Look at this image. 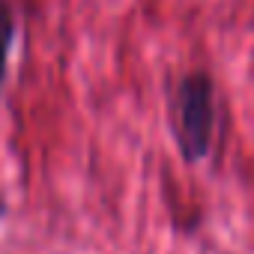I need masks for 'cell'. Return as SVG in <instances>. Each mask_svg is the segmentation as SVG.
I'll return each instance as SVG.
<instances>
[{"instance_id": "cell-1", "label": "cell", "mask_w": 254, "mask_h": 254, "mask_svg": "<svg viewBox=\"0 0 254 254\" xmlns=\"http://www.w3.org/2000/svg\"><path fill=\"white\" fill-rule=\"evenodd\" d=\"M174 141L189 165L203 162L215 135V84L206 72H189L171 102Z\"/></svg>"}, {"instance_id": "cell-2", "label": "cell", "mask_w": 254, "mask_h": 254, "mask_svg": "<svg viewBox=\"0 0 254 254\" xmlns=\"http://www.w3.org/2000/svg\"><path fill=\"white\" fill-rule=\"evenodd\" d=\"M15 42V12L9 0H0V90H3L6 72H9V51Z\"/></svg>"}, {"instance_id": "cell-3", "label": "cell", "mask_w": 254, "mask_h": 254, "mask_svg": "<svg viewBox=\"0 0 254 254\" xmlns=\"http://www.w3.org/2000/svg\"><path fill=\"white\" fill-rule=\"evenodd\" d=\"M6 215V203H3V197H0V218Z\"/></svg>"}]
</instances>
